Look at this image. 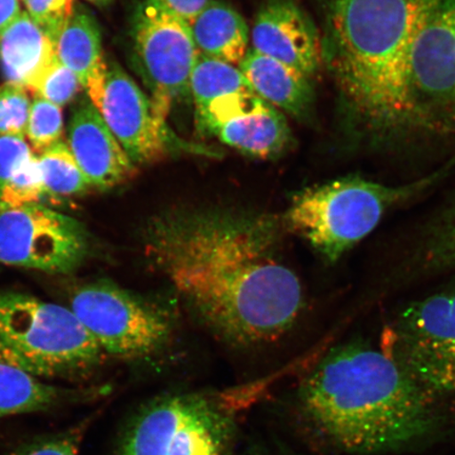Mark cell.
Instances as JSON below:
<instances>
[{
	"mask_svg": "<svg viewBox=\"0 0 455 455\" xmlns=\"http://www.w3.org/2000/svg\"><path fill=\"white\" fill-rule=\"evenodd\" d=\"M148 261L220 338L277 340L304 308L303 288L270 216L215 208L163 212L145 230Z\"/></svg>",
	"mask_w": 455,
	"mask_h": 455,
	"instance_id": "6da1fadb",
	"label": "cell"
},
{
	"mask_svg": "<svg viewBox=\"0 0 455 455\" xmlns=\"http://www.w3.org/2000/svg\"><path fill=\"white\" fill-rule=\"evenodd\" d=\"M434 392L415 379L383 347L355 341L323 358L301 382V419L340 451H395L430 434Z\"/></svg>",
	"mask_w": 455,
	"mask_h": 455,
	"instance_id": "7a4b0ae2",
	"label": "cell"
},
{
	"mask_svg": "<svg viewBox=\"0 0 455 455\" xmlns=\"http://www.w3.org/2000/svg\"><path fill=\"white\" fill-rule=\"evenodd\" d=\"M440 0H330L323 61L363 129L389 136L431 127L413 98L415 37Z\"/></svg>",
	"mask_w": 455,
	"mask_h": 455,
	"instance_id": "3957f363",
	"label": "cell"
},
{
	"mask_svg": "<svg viewBox=\"0 0 455 455\" xmlns=\"http://www.w3.org/2000/svg\"><path fill=\"white\" fill-rule=\"evenodd\" d=\"M443 175L440 171L401 186L347 176L307 188L293 198L284 221L333 263L366 238L390 210L422 195Z\"/></svg>",
	"mask_w": 455,
	"mask_h": 455,
	"instance_id": "277c9868",
	"label": "cell"
},
{
	"mask_svg": "<svg viewBox=\"0 0 455 455\" xmlns=\"http://www.w3.org/2000/svg\"><path fill=\"white\" fill-rule=\"evenodd\" d=\"M69 307L0 291V361L38 379L84 377L105 361Z\"/></svg>",
	"mask_w": 455,
	"mask_h": 455,
	"instance_id": "5b68a950",
	"label": "cell"
},
{
	"mask_svg": "<svg viewBox=\"0 0 455 455\" xmlns=\"http://www.w3.org/2000/svg\"><path fill=\"white\" fill-rule=\"evenodd\" d=\"M232 396L180 392L142 406L116 455H232L240 425Z\"/></svg>",
	"mask_w": 455,
	"mask_h": 455,
	"instance_id": "8992f818",
	"label": "cell"
},
{
	"mask_svg": "<svg viewBox=\"0 0 455 455\" xmlns=\"http://www.w3.org/2000/svg\"><path fill=\"white\" fill-rule=\"evenodd\" d=\"M69 308L105 355L118 360L138 361L156 354L172 331L166 312L109 281L74 289Z\"/></svg>",
	"mask_w": 455,
	"mask_h": 455,
	"instance_id": "52a82bcc",
	"label": "cell"
},
{
	"mask_svg": "<svg viewBox=\"0 0 455 455\" xmlns=\"http://www.w3.org/2000/svg\"><path fill=\"white\" fill-rule=\"evenodd\" d=\"M383 348L435 395L455 394V283L407 305Z\"/></svg>",
	"mask_w": 455,
	"mask_h": 455,
	"instance_id": "ba28073f",
	"label": "cell"
},
{
	"mask_svg": "<svg viewBox=\"0 0 455 455\" xmlns=\"http://www.w3.org/2000/svg\"><path fill=\"white\" fill-rule=\"evenodd\" d=\"M93 248L81 220L42 204L0 212V265L67 275L82 268Z\"/></svg>",
	"mask_w": 455,
	"mask_h": 455,
	"instance_id": "9c48e42d",
	"label": "cell"
},
{
	"mask_svg": "<svg viewBox=\"0 0 455 455\" xmlns=\"http://www.w3.org/2000/svg\"><path fill=\"white\" fill-rule=\"evenodd\" d=\"M136 69L164 121L172 107L189 93L197 49L189 24L176 16L162 0H144L132 24Z\"/></svg>",
	"mask_w": 455,
	"mask_h": 455,
	"instance_id": "30bf717a",
	"label": "cell"
},
{
	"mask_svg": "<svg viewBox=\"0 0 455 455\" xmlns=\"http://www.w3.org/2000/svg\"><path fill=\"white\" fill-rule=\"evenodd\" d=\"M85 90L136 167L169 155L173 138L166 121L158 116L150 96L116 62L106 61Z\"/></svg>",
	"mask_w": 455,
	"mask_h": 455,
	"instance_id": "8fae6325",
	"label": "cell"
},
{
	"mask_svg": "<svg viewBox=\"0 0 455 455\" xmlns=\"http://www.w3.org/2000/svg\"><path fill=\"white\" fill-rule=\"evenodd\" d=\"M198 132L244 156H280L292 142L283 114L255 93L225 95L196 109Z\"/></svg>",
	"mask_w": 455,
	"mask_h": 455,
	"instance_id": "7c38bea8",
	"label": "cell"
},
{
	"mask_svg": "<svg viewBox=\"0 0 455 455\" xmlns=\"http://www.w3.org/2000/svg\"><path fill=\"white\" fill-rule=\"evenodd\" d=\"M413 98L432 126L434 110H455V0H440L426 17L411 60Z\"/></svg>",
	"mask_w": 455,
	"mask_h": 455,
	"instance_id": "4fadbf2b",
	"label": "cell"
},
{
	"mask_svg": "<svg viewBox=\"0 0 455 455\" xmlns=\"http://www.w3.org/2000/svg\"><path fill=\"white\" fill-rule=\"evenodd\" d=\"M251 49L311 79L323 61V38L295 0H266L255 16Z\"/></svg>",
	"mask_w": 455,
	"mask_h": 455,
	"instance_id": "5bb4252c",
	"label": "cell"
},
{
	"mask_svg": "<svg viewBox=\"0 0 455 455\" xmlns=\"http://www.w3.org/2000/svg\"><path fill=\"white\" fill-rule=\"evenodd\" d=\"M67 145L93 189L110 190L134 178L138 167L90 99L73 108Z\"/></svg>",
	"mask_w": 455,
	"mask_h": 455,
	"instance_id": "9a60e30c",
	"label": "cell"
},
{
	"mask_svg": "<svg viewBox=\"0 0 455 455\" xmlns=\"http://www.w3.org/2000/svg\"><path fill=\"white\" fill-rule=\"evenodd\" d=\"M56 59L52 39L27 12L0 33V70L8 84L36 94Z\"/></svg>",
	"mask_w": 455,
	"mask_h": 455,
	"instance_id": "2e32d148",
	"label": "cell"
},
{
	"mask_svg": "<svg viewBox=\"0 0 455 455\" xmlns=\"http://www.w3.org/2000/svg\"><path fill=\"white\" fill-rule=\"evenodd\" d=\"M238 68L260 99L294 117L309 116L315 102L313 79L251 48Z\"/></svg>",
	"mask_w": 455,
	"mask_h": 455,
	"instance_id": "e0dca14e",
	"label": "cell"
},
{
	"mask_svg": "<svg viewBox=\"0 0 455 455\" xmlns=\"http://www.w3.org/2000/svg\"><path fill=\"white\" fill-rule=\"evenodd\" d=\"M100 395L102 389H67L50 385L0 361V418L49 411L71 403L93 401Z\"/></svg>",
	"mask_w": 455,
	"mask_h": 455,
	"instance_id": "ac0fdd59",
	"label": "cell"
},
{
	"mask_svg": "<svg viewBox=\"0 0 455 455\" xmlns=\"http://www.w3.org/2000/svg\"><path fill=\"white\" fill-rule=\"evenodd\" d=\"M189 26L198 53L237 67L248 53L249 27L229 4L210 0Z\"/></svg>",
	"mask_w": 455,
	"mask_h": 455,
	"instance_id": "d6986e66",
	"label": "cell"
},
{
	"mask_svg": "<svg viewBox=\"0 0 455 455\" xmlns=\"http://www.w3.org/2000/svg\"><path fill=\"white\" fill-rule=\"evenodd\" d=\"M57 59L76 73L85 89L91 79L104 69L101 33L99 22L89 11L73 9L55 42Z\"/></svg>",
	"mask_w": 455,
	"mask_h": 455,
	"instance_id": "ffe728a7",
	"label": "cell"
},
{
	"mask_svg": "<svg viewBox=\"0 0 455 455\" xmlns=\"http://www.w3.org/2000/svg\"><path fill=\"white\" fill-rule=\"evenodd\" d=\"M411 254L414 270H455V192L426 220Z\"/></svg>",
	"mask_w": 455,
	"mask_h": 455,
	"instance_id": "44dd1931",
	"label": "cell"
},
{
	"mask_svg": "<svg viewBox=\"0 0 455 455\" xmlns=\"http://www.w3.org/2000/svg\"><path fill=\"white\" fill-rule=\"evenodd\" d=\"M189 93L196 109H199L225 95L255 92L240 68L198 53L191 73Z\"/></svg>",
	"mask_w": 455,
	"mask_h": 455,
	"instance_id": "7402d4cb",
	"label": "cell"
},
{
	"mask_svg": "<svg viewBox=\"0 0 455 455\" xmlns=\"http://www.w3.org/2000/svg\"><path fill=\"white\" fill-rule=\"evenodd\" d=\"M37 158L45 195L71 197L92 189L66 142H57Z\"/></svg>",
	"mask_w": 455,
	"mask_h": 455,
	"instance_id": "603a6c76",
	"label": "cell"
},
{
	"mask_svg": "<svg viewBox=\"0 0 455 455\" xmlns=\"http://www.w3.org/2000/svg\"><path fill=\"white\" fill-rule=\"evenodd\" d=\"M45 196L37 156L33 155L21 164L0 192V212L41 204Z\"/></svg>",
	"mask_w": 455,
	"mask_h": 455,
	"instance_id": "cb8c5ba5",
	"label": "cell"
},
{
	"mask_svg": "<svg viewBox=\"0 0 455 455\" xmlns=\"http://www.w3.org/2000/svg\"><path fill=\"white\" fill-rule=\"evenodd\" d=\"M64 118L61 108L36 96L31 106L26 135L33 150L42 155L61 140Z\"/></svg>",
	"mask_w": 455,
	"mask_h": 455,
	"instance_id": "d4e9b609",
	"label": "cell"
},
{
	"mask_svg": "<svg viewBox=\"0 0 455 455\" xmlns=\"http://www.w3.org/2000/svg\"><path fill=\"white\" fill-rule=\"evenodd\" d=\"M31 100L27 90L12 84L0 87V134L24 138L30 118Z\"/></svg>",
	"mask_w": 455,
	"mask_h": 455,
	"instance_id": "484cf974",
	"label": "cell"
},
{
	"mask_svg": "<svg viewBox=\"0 0 455 455\" xmlns=\"http://www.w3.org/2000/svg\"><path fill=\"white\" fill-rule=\"evenodd\" d=\"M81 85L76 73L56 59L44 74L36 96L61 108L76 99Z\"/></svg>",
	"mask_w": 455,
	"mask_h": 455,
	"instance_id": "4316f807",
	"label": "cell"
},
{
	"mask_svg": "<svg viewBox=\"0 0 455 455\" xmlns=\"http://www.w3.org/2000/svg\"><path fill=\"white\" fill-rule=\"evenodd\" d=\"M88 422L60 434L41 437L17 449L11 455H78Z\"/></svg>",
	"mask_w": 455,
	"mask_h": 455,
	"instance_id": "83f0119b",
	"label": "cell"
},
{
	"mask_svg": "<svg viewBox=\"0 0 455 455\" xmlns=\"http://www.w3.org/2000/svg\"><path fill=\"white\" fill-rule=\"evenodd\" d=\"M28 14L48 34L55 44L57 36L69 19L74 9V0H22Z\"/></svg>",
	"mask_w": 455,
	"mask_h": 455,
	"instance_id": "f1b7e54d",
	"label": "cell"
},
{
	"mask_svg": "<svg viewBox=\"0 0 455 455\" xmlns=\"http://www.w3.org/2000/svg\"><path fill=\"white\" fill-rule=\"evenodd\" d=\"M32 156L24 138L0 134V192L21 164Z\"/></svg>",
	"mask_w": 455,
	"mask_h": 455,
	"instance_id": "f546056e",
	"label": "cell"
},
{
	"mask_svg": "<svg viewBox=\"0 0 455 455\" xmlns=\"http://www.w3.org/2000/svg\"><path fill=\"white\" fill-rule=\"evenodd\" d=\"M164 5L187 24H191L196 16L206 8L210 0H162Z\"/></svg>",
	"mask_w": 455,
	"mask_h": 455,
	"instance_id": "4dcf8cb0",
	"label": "cell"
},
{
	"mask_svg": "<svg viewBox=\"0 0 455 455\" xmlns=\"http://www.w3.org/2000/svg\"><path fill=\"white\" fill-rule=\"evenodd\" d=\"M20 0H0V33L21 14Z\"/></svg>",
	"mask_w": 455,
	"mask_h": 455,
	"instance_id": "1f68e13d",
	"label": "cell"
},
{
	"mask_svg": "<svg viewBox=\"0 0 455 455\" xmlns=\"http://www.w3.org/2000/svg\"><path fill=\"white\" fill-rule=\"evenodd\" d=\"M88 2L100 5V7H105V5L110 4L113 0H88Z\"/></svg>",
	"mask_w": 455,
	"mask_h": 455,
	"instance_id": "d6a6232c",
	"label": "cell"
},
{
	"mask_svg": "<svg viewBox=\"0 0 455 455\" xmlns=\"http://www.w3.org/2000/svg\"><path fill=\"white\" fill-rule=\"evenodd\" d=\"M240 455H263V454H261L260 452L256 451H246V452H243Z\"/></svg>",
	"mask_w": 455,
	"mask_h": 455,
	"instance_id": "836d02e7",
	"label": "cell"
}]
</instances>
